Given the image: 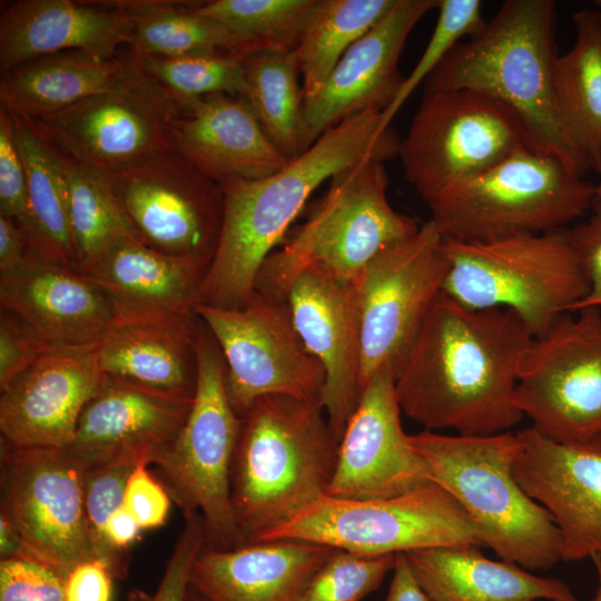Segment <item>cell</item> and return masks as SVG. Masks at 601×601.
<instances>
[{
	"instance_id": "cell-1",
	"label": "cell",
	"mask_w": 601,
	"mask_h": 601,
	"mask_svg": "<svg viewBox=\"0 0 601 601\" xmlns=\"http://www.w3.org/2000/svg\"><path fill=\"white\" fill-rule=\"evenodd\" d=\"M533 334L511 311L472 309L441 293L396 376L401 411L425 431L509 432L522 361Z\"/></svg>"
},
{
	"instance_id": "cell-2",
	"label": "cell",
	"mask_w": 601,
	"mask_h": 601,
	"mask_svg": "<svg viewBox=\"0 0 601 601\" xmlns=\"http://www.w3.org/2000/svg\"><path fill=\"white\" fill-rule=\"evenodd\" d=\"M382 114L367 110L342 121L275 174L221 186V230L198 304L247 305L265 259L323 183L361 161L398 156L401 138L384 125Z\"/></svg>"
},
{
	"instance_id": "cell-3",
	"label": "cell",
	"mask_w": 601,
	"mask_h": 601,
	"mask_svg": "<svg viewBox=\"0 0 601 601\" xmlns=\"http://www.w3.org/2000/svg\"><path fill=\"white\" fill-rule=\"evenodd\" d=\"M555 3L508 0L469 41L457 43L424 82V92L466 89L506 107L532 150L583 176L588 167L560 124L553 90Z\"/></svg>"
},
{
	"instance_id": "cell-4",
	"label": "cell",
	"mask_w": 601,
	"mask_h": 601,
	"mask_svg": "<svg viewBox=\"0 0 601 601\" xmlns=\"http://www.w3.org/2000/svg\"><path fill=\"white\" fill-rule=\"evenodd\" d=\"M339 442L319 398L266 395L240 416L230 466L234 518L245 544L326 495Z\"/></svg>"
},
{
	"instance_id": "cell-5",
	"label": "cell",
	"mask_w": 601,
	"mask_h": 601,
	"mask_svg": "<svg viewBox=\"0 0 601 601\" xmlns=\"http://www.w3.org/2000/svg\"><path fill=\"white\" fill-rule=\"evenodd\" d=\"M408 441L433 482L466 512L481 545L529 571L561 561L559 529L514 477L516 433L469 436L423 430Z\"/></svg>"
},
{
	"instance_id": "cell-6",
	"label": "cell",
	"mask_w": 601,
	"mask_h": 601,
	"mask_svg": "<svg viewBox=\"0 0 601 601\" xmlns=\"http://www.w3.org/2000/svg\"><path fill=\"white\" fill-rule=\"evenodd\" d=\"M387 185L377 159L333 176L306 220L265 259L255 290L287 299L293 280L307 269L354 282L377 254L413 236L421 225L391 206Z\"/></svg>"
},
{
	"instance_id": "cell-7",
	"label": "cell",
	"mask_w": 601,
	"mask_h": 601,
	"mask_svg": "<svg viewBox=\"0 0 601 601\" xmlns=\"http://www.w3.org/2000/svg\"><path fill=\"white\" fill-rule=\"evenodd\" d=\"M447 273L443 293L472 309L513 312L534 336L571 313L589 279L569 229L489 242L443 237Z\"/></svg>"
},
{
	"instance_id": "cell-8",
	"label": "cell",
	"mask_w": 601,
	"mask_h": 601,
	"mask_svg": "<svg viewBox=\"0 0 601 601\" xmlns=\"http://www.w3.org/2000/svg\"><path fill=\"white\" fill-rule=\"evenodd\" d=\"M594 186L555 157L522 148L427 204L439 233L489 242L564 229L592 207Z\"/></svg>"
},
{
	"instance_id": "cell-9",
	"label": "cell",
	"mask_w": 601,
	"mask_h": 601,
	"mask_svg": "<svg viewBox=\"0 0 601 601\" xmlns=\"http://www.w3.org/2000/svg\"><path fill=\"white\" fill-rule=\"evenodd\" d=\"M197 380L193 404L177 437L154 462L184 515L198 513L206 545H244L230 499V466L240 426L226 392L225 361L213 334L198 317Z\"/></svg>"
},
{
	"instance_id": "cell-10",
	"label": "cell",
	"mask_w": 601,
	"mask_h": 601,
	"mask_svg": "<svg viewBox=\"0 0 601 601\" xmlns=\"http://www.w3.org/2000/svg\"><path fill=\"white\" fill-rule=\"evenodd\" d=\"M181 102L129 50L105 90L32 120L63 155L107 179L171 148Z\"/></svg>"
},
{
	"instance_id": "cell-11",
	"label": "cell",
	"mask_w": 601,
	"mask_h": 601,
	"mask_svg": "<svg viewBox=\"0 0 601 601\" xmlns=\"http://www.w3.org/2000/svg\"><path fill=\"white\" fill-rule=\"evenodd\" d=\"M272 540L305 541L364 555L481 545L466 512L435 482L385 499L324 495L256 542Z\"/></svg>"
},
{
	"instance_id": "cell-12",
	"label": "cell",
	"mask_w": 601,
	"mask_h": 601,
	"mask_svg": "<svg viewBox=\"0 0 601 601\" xmlns=\"http://www.w3.org/2000/svg\"><path fill=\"white\" fill-rule=\"evenodd\" d=\"M530 148L518 118L466 89L424 92L398 156L407 181L427 205L451 185Z\"/></svg>"
},
{
	"instance_id": "cell-13",
	"label": "cell",
	"mask_w": 601,
	"mask_h": 601,
	"mask_svg": "<svg viewBox=\"0 0 601 601\" xmlns=\"http://www.w3.org/2000/svg\"><path fill=\"white\" fill-rule=\"evenodd\" d=\"M85 475L69 449L17 447L0 441V514L19 532L22 554L65 580L75 566L96 559L85 511Z\"/></svg>"
},
{
	"instance_id": "cell-14",
	"label": "cell",
	"mask_w": 601,
	"mask_h": 601,
	"mask_svg": "<svg viewBox=\"0 0 601 601\" xmlns=\"http://www.w3.org/2000/svg\"><path fill=\"white\" fill-rule=\"evenodd\" d=\"M516 404L532 426L561 442L601 435V309L559 316L522 361Z\"/></svg>"
},
{
	"instance_id": "cell-15",
	"label": "cell",
	"mask_w": 601,
	"mask_h": 601,
	"mask_svg": "<svg viewBox=\"0 0 601 601\" xmlns=\"http://www.w3.org/2000/svg\"><path fill=\"white\" fill-rule=\"evenodd\" d=\"M225 361L228 400L242 416L266 395L319 398L325 374L304 345L287 299L256 292L240 308L196 304Z\"/></svg>"
},
{
	"instance_id": "cell-16",
	"label": "cell",
	"mask_w": 601,
	"mask_h": 601,
	"mask_svg": "<svg viewBox=\"0 0 601 601\" xmlns=\"http://www.w3.org/2000/svg\"><path fill=\"white\" fill-rule=\"evenodd\" d=\"M443 236L428 219L387 247L354 279L362 341L361 392L382 367L397 373L433 303L443 292Z\"/></svg>"
},
{
	"instance_id": "cell-17",
	"label": "cell",
	"mask_w": 601,
	"mask_h": 601,
	"mask_svg": "<svg viewBox=\"0 0 601 601\" xmlns=\"http://www.w3.org/2000/svg\"><path fill=\"white\" fill-rule=\"evenodd\" d=\"M106 180L142 244L211 263L223 224V188L173 147Z\"/></svg>"
},
{
	"instance_id": "cell-18",
	"label": "cell",
	"mask_w": 601,
	"mask_h": 601,
	"mask_svg": "<svg viewBox=\"0 0 601 601\" xmlns=\"http://www.w3.org/2000/svg\"><path fill=\"white\" fill-rule=\"evenodd\" d=\"M396 372L378 370L363 386L339 441L326 495L346 500L398 496L433 483L401 423Z\"/></svg>"
},
{
	"instance_id": "cell-19",
	"label": "cell",
	"mask_w": 601,
	"mask_h": 601,
	"mask_svg": "<svg viewBox=\"0 0 601 601\" xmlns=\"http://www.w3.org/2000/svg\"><path fill=\"white\" fill-rule=\"evenodd\" d=\"M516 435L514 477L559 529L561 560L601 555V435L561 442L533 426Z\"/></svg>"
},
{
	"instance_id": "cell-20",
	"label": "cell",
	"mask_w": 601,
	"mask_h": 601,
	"mask_svg": "<svg viewBox=\"0 0 601 601\" xmlns=\"http://www.w3.org/2000/svg\"><path fill=\"white\" fill-rule=\"evenodd\" d=\"M439 0H397L341 58L317 93L303 99L306 150L327 130L367 110L384 111L404 76L398 60L406 39Z\"/></svg>"
},
{
	"instance_id": "cell-21",
	"label": "cell",
	"mask_w": 601,
	"mask_h": 601,
	"mask_svg": "<svg viewBox=\"0 0 601 601\" xmlns=\"http://www.w3.org/2000/svg\"><path fill=\"white\" fill-rule=\"evenodd\" d=\"M287 300L304 345L324 370L319 400L339 442L361 396V324L353 282L307 269L293 280Z\"/></svg>"
},
{
	"instance_id": "cell-22",
	"label": "cell",
	"mask_w": 601,
	"mask_h": 601,
	"mask_svg": "<svg viewBox=\"0 0 601 601\" xmlns=\"http://www.w3.org/2000/svg\"><path fill=\"white\" fill-rule=\"evenodd\" d=\"M105 375L96 348L50 347L0 396V441L68 449L80 414Z\"/></svg>"
},
{
	"instance_id": "cell-23",
	"label": "cell",
	"mask_w": 601,
	"mask_h": 601,
	"mask_svg": "<svg viewBox=\"0 0 601 601\" xmlns=\"http://www.w3.org/2000/svg\"><path fill=\"white\" fill-rule=\"evenodd\" d=\"M0 307L52 347L97 348L116 321L112 303L86 274L31 248L16 269L0 275Z\"/></svg>"
},
{
	"instance_id": "cell-24",
	"label": "cell",
	"mask_w": 601,
	"mask_h": 601,
	"mask_svg": "<svg viewBox=\"0 0 601 601\" xmlns=\"http://www.w3.org/2000/svg\"><path fill=\"white\" fill-rule=\"evenodd\" d=\"M193 398L105 375L83 407L68 449L86 470L121 459L154 463L177 437Z\"/></svg>"
},
{
	"instance_id": "cell-25",
	"label": "cell",
	"mask_w": 601,
	"mask_h": 601,
	"mask_svg": "<svg viewBox=\"0 0 601 601\" xmlns=\"http://www.w3.org/2000/svg\"><path fill=\"white\" fill-rule=\"evenodd\" d=\"M170 144L220 186L264 178L289 161L239 95L214 93L183 101Z\"/></svg>"
},
{
	"instance_id": "cell-26",
	"label": "cell",
	"mask_w": 601,
	"mask_h": 601,
	"mask_svg": "<svg viewBox=\"0 0 601 601\" xmlns=\"http://www.w3.org/2000/svg\"><path fill=\"white\" fill-rule=\"evenodd\" d=\"M132 28L118 1H14L0 16V71L68 50L116 58L120 47H129Z\"/></svg>"
},
{
	"instance_id": "cell-27",
	"label": "cell",
	"mask_w": 601,
	"mask_h": 601,
	"mask_svg": "<svg viewBox=\"0 0 601 601\" xmlns=\"http://www.w3.org/2000/svg\"><path fill=\"white\" fill-rule=\"evenodd\" d=\"M333 548L272 540L230 550L205 545L190 587L206 601H295Z\"/></svg>"
},
{
	"instance_id": "cell-28",
	"label": "cell",
	"mask_w": 601,
	"mask_h": 601,
	"mask_svg": "<svg viewBox=\"0 0 601 601\" xmlns=\"http://www.w3.org/2000/svg\"><path fill=\"white\" fill-rule=\"evenodd\" d=\"M198 316H116L96 348L104 375L156 392L193 398L197 380Z\"/></svg>"
},
{
	"instance_id": "cell-29",
	"label": "cell",
	"mask_w": 601,
	"mask_h": 601,
	"mask_svg": "<svg viewBox=\"0 0 601 601\" xmlns=\"http://www.w3.org/2000/svg\"><path fill=\"white\" fill-rule=\"evenodd\" d=\"M210 262L159 253L138 239L120 243L86 274L112 303L116 316H196Z\"/></svg>"
},
{
	"instance_id": "cell-30",
	"label": "cell",
	"mask_w": 601,
	"mask_h": 601,
	"mask_svg": "<svg viewBox=\"0 0 601 601\" xmlns=\"http://www.w3.org/2000/svg\"><path fill=\"white\" fill-rule=\"evenodd\" d=\"M432 601H578L558 579L542 578L477 546L432 548L404 553Z\"/></svg>"
},
{
	"instance_id": "cell-31",
	"label": "cell",
	"mask_w": 601,
	"mask_h": 601,
	"mask_svg": "<svg viewBox=\"0 0 601 601\" xmlns=\"http://www.w3.org/2000/svg\"><path fill=\"white\" fill-rule=\"evenodd\" d=\"M120 66L121 56L82 50L33 58L1 73L0 108L32 120L50 116L108 88Z\"/></svg>"
},
{
	"instance_id": "cell-32",
	"label": "cell",
	"mask_w": 601,
	"mask_h": 601,
	"mask_svg": "<svg viewBox=\"0 0 601 601\" xmlns=\"http://www.w3.org/2000/svg\"><path fill=\"white\" fill-rule=\"evenodd\" d=\"M572 20L574 43L554 65L555 108L577 154L601 174V12L579 10Z\"/></svg>"
},
{
	"instance_id": "cell-33",
	"label": "cell",
	"mask_w": 601,
	"mask_h": 601,
	"mask_svg": "<svg viewBox=\"0 0 601 601\" xmlns=\"http://www.w3.org/2000/svg\"><path fill=\"white\" fill-rule=\"evenodd\" d=\"M11 117L27 174L29 215L23 229L29 247L50 260L79 270L63 155L30 119Z\"/></svg>"
},
{
	"instance_id": "cell-34",
	"label": "cell",
	"mask_w": 601,
	"mask_h": 601,
	"mask_svg": "<svg viewBox=\"0 0 601 601\" xmlns=\"http://www.w3.org/2000/svg\"><path fill=\"white\" fill-rule=\"evenodd\" d=\"M130 14L129 50L138 57L230 52L245 56L239 40L221 23L199 13L194 2L125 0Z\"/></svg>"
},
{
	"instance_id": "cell-35",
	"label": "cell",
	"mask_w": 601,
	"mask_h": 601,
	"mask_svg": "<svg viewBox=\"0 0 601 601\" xmlns=\"http://www.w3.org/2000/svg\"><path fill=\"white\" fill-rule=\"evenodd\" d=\"M294 51H256L244 58V92L262 128L292 160L304 145L303 87Z\"/></svg>"
},
{
	"instance_id": "cell-36",
	"label": "cell",
	"mask_w": 601,
	"mask_h": 601,
	"mask_svg": "<svg viewBox=\"0 0 601 601\" xmlns=\"http://www.w3.org/2000/svg\"><path fill=\"white\" fill-rule=\"evenodd\" d=\"M397 0H316L296 47L303 99L317 93L345 52Z\"/></svg>"
},
{
	"instance_id": "cell-37",
	"label": "cell",
	"mask_w": 601,
	"mask_h": 601,
	"mask_svg": "<svg viewBox=\"0 0 601 601\" xmlns=\"http://www.w3.org/2000/svg\"><path fill=\"white\" fill-rule=\"evenodd\" d=\"M63 159L71 234L78 267L83 273L120 243L138 237L108 181L66 155Z\"/></svg>"
},
{
	"instance_id": "cell-38",
	"label": "cell",
	"mask_w": 601,
	"mask_h": 601,
	"mask_svg": "<svg viewBox=\"0 0 601 601\" xmlns=\"http://www.w3.org/2000/svg\"><path fill=\"white\" fill-rule=\"evenodd\" d=\"M316 0H214L195 9L228 29L246 56L294 51Z\"/></svg>"
},
{
	"instance_id": "cell-39",
	"label": "cell",
	"mask_w": 601,
	"mask_h": 601,
	"mask_svg": "<svg viewBox=\"0 0 601 601\" xmlns=\"http://www.w3.org/2000/svg\"><path fill=\"white\" fill-rule=\"evenodd\" d=\"M136 57L147 72L180 102L214 93L243 96L245 56L216 52Z\"/></svg>"
},
{
	"instance_id": "cell-40",
	"label": "cell",
	"mask_w": 601,
	"mask_h": 601,
	"mask_svg": "<svg viewBox=\"0 0 601 601\" xmlns=\"http://www.w3.org/2000/svg\"><path fill=\"white\" fill-rule=\"evenodd\" d=\"M139 464L136 460L121 459L86 470L83 500L93 552L115 579L128 575L129 555L109 543L106 526L111 514L124 504L128 479Z\"/></svg>"
},
{
	"instance_id": "cell-41",
	"label": "cell",
	"mask_w": 601,
	"mask_h": 601,
	"mask_svg": "<svg viewBox=\"0 0 601 601\" xmlns=\"http://www.w3.org/2000/svg\"><path fill=\"white\" fill-rule=\"evenodd\" d=\"M480 0H439V16L432 36L413 70L391 105L383 111L386 127L413 91L433 73L449 52L464 37L476 35L486 21L482 18Z\"/></svg>"
},
{
	"instance_id": "cell-42",
	"label": "cell",
	"mask_w": 601,
	"mask_h": 601,
	"mask_svg": "<svg viewBox=\"0 0 601 601\" xmlns=\"http://www.w3.org/2000/svg\"><path fill=\"white\" fill-rule=\"evenodd\" d=\"M395 556L334 549L295 601H362L393 571Z\"/></svg>"
},
{
	"instance_id": "cell-43",
	"label": "cell",
	"mask_w": 601,
	"mask_h": 601,
	"mask_svg": "<svg viewBox=\"0 0 601 601\" xmlns=\"http://www.w3.org/2000/svg\"><path fill=\"white\" fill-rule=\"evenodd\" d=\"M184 519L183 530L155 593L134 590L128 595V601H186L193 566L205 548L207 538L200 514L184 515Z\"/></svg>"
},
{
	"instance_id": "cell-44",
	"label": "cell",
	"mask_w": 601,
	"mask_h": 601,
	"mask_svg": "<svg viewBox=\"0 0 601 601\" xmlns=\"http://www.w3.org/2000/svg\"><path fill=\"white\" fill-rule=\"evenodd\" d=\"M0 601H66L65 579L27 554L0 560Z\"/></svg>"
},
{
	"instance_id": "cell-45",
	"label": "cell",
	"mask_w": 601,
	"mask_h": 601,
	"mask_svg": "<svg viewBox=\"0 0 601 601\" xmlns=\"http://www.w3.org/2000/svg\"><path fill=\"white\" fill-rule=\"evenodd\" d=\"M29 215L28 183L11 115L0 108V216L23 228Z\"/></svg>"
},
{
	"instance_id": "cell-46",
	"label": "cell",
	"mask_w": 601,
	"mask_h": 601,
	"mask_svg": "<svg viewBox=\"0 0 601 601\" xmlns=\"http://www.w3.org/2000/svg\"><path fill=\"white\" fill-rule=\"evenodd\" d=\"M50 347L16 314L0 308V391L33 365Z\"/></svg>"
},
{
	"instance_id": "cell-47",
	"label": "cell",
	"mask_w": 601,
	"mask_h": 601,
	"mask_svg": "<svg viewBox=\"0 0 601 601\" xmlns=\"http://www.w3.org/2000/svg\"><path fill=\"white\" fill-rule=\"evenodd\" d=\"M147 463L139 464L130 474L124 497L125 508L134 515L142 530L165 524L170 495L148 471Z\"/></svg>"
},
{
	"instance_id": "cell-48",
	"label": "cell",
	"mask_w": 601,
	"mask_h": 601,
	"mask_svg": "<svg viewBox=\"0 0 601 601\" xmlns=\"http://www.w3.org/2000/svg\"><path fill=\"white\" fill-rule=\"evenodd\" d=\"M591 209L592 215L585 221L569 229L572 244L589 279L587 296L571 313L585 307L601 309V201L593 199Z\"/></svg>"
},
{
	"instance_id": "cell-49",
	"label": "cell",
	"mask_w": 601,
	"mask_h": 601,
	"mask_svg": "<svg viewBox=\"0 0 601 601\" xmlns=\"http://www.w3.org/2000/svg\"><path fill=\"white\" fill-rule=\"evenodd\" d=\"M111 571L98 559L81 562L65 580L66 601H111Z\"/></svg>"
},
{
	"instance_id": "cell-50",
	"label": "cell",
	"mask_w": 601,
	"mask_h": 601,
	"mask_svg": "<svg viewBox=\"0 0 601 601\" xmlns=\"http://www.w3.org/2000/svg\"><path fill=\"white\" fill-rule=\"evenodd\" d=\"M29 239L16 220L0 216V275L16 269L29 252Z\"/></svg>"
},
{
	"instance_id": "cell-51",
	"label": "cell",
	"mask_w": 601,
	"mask_h": 601,
	"mask_svg": "<svg viewBox=\"0 0 601 601\" xmlns=\"http://www.w3.org/2000/svg\"><path fill=\"white\" fill-rule=\"evenodd\" d=\"M385 601H432L416 581L404 553H396Z\"/></svg>"
},
{
	"instance_id": "cell-52",
	"label": "cell",
	"mask_w": 601,
	"mask_h": 601,
	"mask_svg": "<svg viewBox=\"0 0 601 601\" xmlns=\"http://www.w3.org/2000/svg\"><path fill=\"white\" fill-rule=\"evenodd\" d=\"M141 528L134 515L122 504L109 518L106 526V535L109 543L121 552L138 539Z\"/></svg>"
},
{
	"instance_id": "cell-53",
	"label": "cell",
	"mask_w": 601,
	"mask_h": 601,
	"mask_svg": "<svg viewBox=\"0 0 601 601\" xmlns=\"http://www.w3.org/2000/svg\"><path fill=\"white\" fill-rule=\"evenodd\" d=\"M23 553L22 539L13 524L0 514V560L19 556Z\"/></svg>"
},
{
	"instance_id": "cell-54",
	"label": "cell",
	"mask_w": 601,
	"mask_h": 601,
	"mask_svg": "<svg viewBox=\"0 0 601 601\" xmlns=\"http://www.w3.org/2000/svg\"><path fill=\"white\" fill-rule=\"evenodd\" d=\"M591 560L594 564L598 578V588L593 601H601V555L594 554Z\"/></svg>"
},
{
	"instance_id": "cell-55",
	"label": "cell",
	"mask_w": 601,
	"mask_h": 601,
	"mask_svg": "<svg viewBox=\"0 0 601 601\" xmlns=\"http://www.w3.org/2000/svg\"><path fill=\"white\" fill-rule=\"evenodd\" d=\"M186 601H206V600L190 587L187 593Z\"/></svg>"
},
{
	"instance_id": "cell-56",
	"label": "cell",
	"mask_w": 601,
	"mask_h": 601,
	"mask_svg": "<svg viewBox=\"0 0 601 601\" xmlns=\"http://www.w3.org/2000/svg\"><path fill=\"white\" fill-rule=\"evenodd\" d=\"M594 199H598L601 201V184L598 186H594Z\"/></svg>"
},
{
	"instance_id": "cell-57",
	"label": "cell",
	"mask_w": 601,
	"mask_h": 601,
	"mask_svg": "<svg viewBox=\"0 0 601 601\" xmlns=\"http://www.w3.org/2000/svg\"><path fill=\"white\" fill-rule=\"evenodd\" d=\"M595 4H597V7H599L601 9V0H597Z\"/></svg>"
},
{
	"instance_id": "cell-58",
	"label": "cell",
	"mask_w": 601,
	"mask_h": 601,
	"mask_svg": "<svg viewBox=\"0 0 601 601\" xmlns=\"http://www.w3.org/2000/svg\"><path fill=\"white\" fill-rule=\"evenodd\" d=\"M590 601H593V599H592V600H590Z\"/></svg>"
}]
</instances>
